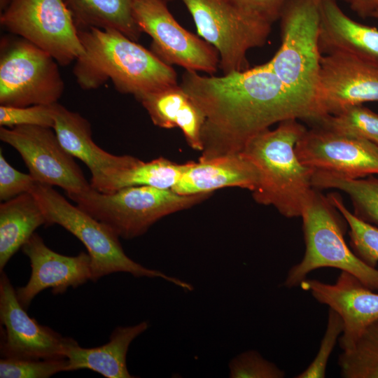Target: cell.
<instances>
[{
    "mask_svg": "<svg viewBox=\"0 0 378 378\" xmlns=\"http://www.w3.org/2000/svg\"><path fill=\"white\" fill-rule=\"evenodd\" d=\"M180 85L206 118L200 160L239 153L251 137L276 122L296 119L315 125L323 119L266 63L222 76L186 70Z\"/></svg>",
    "mask_w": 378,
    "mask_h": 378,
    "instance_id": "1",
    "label": "cell"
},
{
    "mask_svg": "<svg viewBox=\"0 0 378 378\" xmlns=\"http://www.w3.org/2000/svg\"><path fill=\"white\" fill-rule=\"evenodd\" d=\"M78 33L84 52L73 71L82 89H96L110 80L119 92L136 97L178 84L172 66L122 33L93 27Z\"/></svg>",
    "mask_w": 378,
    "mask_h": 378,
    "instance_id": "2",
    "label": "cell"
},
{
    "mask_svg": "<svg viewBox=\"0 0 378 378\" xmlns=\"http://www.w3.org/2000/svg\"><path fill=\"white\" fill-rule=\"evenodd\" d=\"M251 137L240 153L258 174L255 201L272 205L286 218L300 217L302 204L313 188L314 170L298 158L295 145L307 130L296 119L279 122Z\"/></svg>",
    "mask_w": 378,
    "mask_h": 378,
    "instance_id": "3",
    "label": "cell"
},
{
    "mask_svg": "<svg viewBox=\"0 0 378 378\" xmlns=\"http://www.w3.org/2000/svg\"><path fill=\"white\" fill-rule=\"evenodd\" d=\"M328 195L311 190L301 211L305 252L302 260L288 271L284 286H300L316 269L332 267L346 272L370 289L378 292V269L359 258L344 240L346 220Z\"/></svg>",
    "mask_w": 378,
    "mask_h": 378,
    "instance_id": "4",
    "label": "cell"
},
{
    "mask_svg": "<svg viewBox=\"0 0 378 378\" xmlns=\"http://www.w3.org/2000/svg\"><path fill=\"white\" fill-rule=\"evenodd\" d=\"M38 202L47 225L57 224L77 237L85 246L91 259V281L116 272H127L135 277L161 278L192 291L194 287L174 276L149 269L128 257L119 237L107 225L68 202L52 186L36 182L30 192Z\"/></svg>",
    "mask_w": 378,
    "mask_h": 378,
    "instance_id": "5",
    "label": "cell"
},
{
    "mask_svg": "<svg viewBox=\"0 0 378 378\" xmlns=\"http://www.w3.org/2000/svg\"><path fill=\"white\" fill-rule=\"evenodd\" d=\"M211 193L181 195L172 189L148 186H131L111 193L90 187L67 195L76 205L111 229L119 237L132 239L144 234L158 220L188 209Z\"/></svg>",
    "mask_w": 378,
    "mask_h": 378,
    "instance_id": "6",
    "label": "cell"
},
{
    "mask_svg": "<svg viewBox=\"0 0 378 378\" xmlns=\"http://www.w3.org/2000/svg\"><path fill=\"white\" fill-rule=\"evenodd\" d=\"M321 0H287L279 19L281 44L269 68L295 94L321 113L316 87L321 54L318 48Z\"/></svg>",
    "mask_w": 378,
    "mask_h": 378,
    "instance_id": "7",
    "label": "cell"
},
{
    "mask_svg": "<svg viewBox=\"0 0 378 378\" xmlns=\"http://www.w3.org/2000/svg\"><path fill=\"white\" fill-rule=\"evenodd\" d=\"M0 105L57 103L64 90L57 62L18 36L4 37L0 52Z\"/></svg>",
    "mask_w": 378,
    "mask_h": 378,
    "instance_id": "8",
    "label": "cell"
},
{
    "mask_svg": "<svg viewBox=\"0 0 378 378\" xmlns=\"http://www.w3.org/2000/svg\"><path fill=\"white\" fill-rule=\"evenodd\" d=\"M197 31L218 52L223 74L246 70L247 52L262 46L272 23L234 6L227 0H181Z\"/></svg>",
    "mask_w": 378,
    "mask_h": 378,
    "instance_id": "9",
    "label": "cell"
},
{
    "mask_svg": "<svg viewBox=\"0 0 378 378\" xmlns=\"http://www.w3.org/2000/svg\"><path fill=\"white\" fill-rule=\"evenodd\" d=\"M1 24L48 52L61 66L84 52L73 15L64 0H12Z\"/></svg>",
    "mask_w": 378,
    "mask_h": 378,
    "instance_id": "10",
    "label": "cell"
},
{
    "mask_svg": "<svg viewBox=\"0 0 378 378\" xmlns=\"http://www.w3.org/2000/svg\"><path fill=\"white\" fill-rule=\"evenodd\" d=\"M133 14L141 31L152 38L150 51L164 63L186 70L215 74L220 66L216 49L184 29L162 0H134Z\"/></svg>",
    "mask_w": 378,
    "mask_h": 378,
    "instance_id": "11",
    "label": "cell"
},
{
    "mask_svg": "<svg viewBox=\"0 0 378 378\" xmlns=\"http://www.w3.org/2000/svg\"><path fill=\"white\" fill-rule=\"evenodd\" d=\"M52 130L35 125L1 126L0 139L20 153L36 182L60 187L66 195L86 191L90 183Z\"/></svg>",
    "mask_w": 378,
    "mask_h": 378,
    "instance_id": "12",
    "label": "cell"
},
{
    "mask_svg": "<svg viewBox=\"0 0 378 378\" xmlns=\"http://www.w3.org/2000/svg\"><path fill=\"white\" fill-rule=\"evenodd\" d=\"M0 275L1 358L16 359L66 358L76 342L31 318L20 304L16 290L3 271Z\"/></svg>",
    "mask_w": 378,
    "mask_h": 378,
    "instance_id": "13",
    "label": "cell"
},
{
    "mask_svg": "<svg viewBox=\"0 0 378 378\" xmlns=\"http://www.w3.org/2000/svg\"><path fill=\"white\" fill-rule=\"evenodd\" d=\"M295 149L302 163L314 171L351 179L378 176V146L320 125L306 130Z\"/></svg>",
    "mask_w": 378,
    "mask_h": 378,
    "instance_id": "14",
    "label": "cell"
},
{
    "mask_svg": "<svg viewBox=\"0 0 378 378\" xmlns=\"http://www.w3.org/2000/svg\"><path fill=\"white\" fill-rule=\"evenodd\" d=\"M316 101L324 116L378 102V66L342 53L321 55Z\"/></svg>",
    "mask_w": 378,
    "mask_h": 378,
    "instance_id": "15",
    "label": "cell"
},
{
    "mask_svg": "<svg viewBox=\"0 0 378 378\" xmlns=\"http://www.w3.org/2000/svg\"><path fill=\"white\" fill-rule=\"evenodd\" d=\"M300 286L342 317L344 330L339 344L342 351L352 349L365 329L378 320V293L346 272L341 271L333 284L305 279Z\"/></svg>",
    "mask_w": 378,
    "mask_h": 378,
    "instance_id": "16",
    "label": "cell"
},
{
    "mask_svg": "<svg viewBox=\"0 0 378 378\" xmlns=\"http://www.w3.org/2000/svg\"><path fill=\"white\" fill-rule=\"evenodd\" d=\"M30 261L31 272L27 284L16 289L20 304L26 310L41 291L51 288L54 295L67 288H77L91 280V259L88 253L68 256L48 247L43 239L34 233L21 248Z\"/></svg>",
    "mask_w": 378,
    "mask_h": 378,
    "instance_id": "17",
    "label": "cell"
},
{
    "mask_svg": "<svg viewBox=\"0 0 378 378\" xmlns=\"http://www.w3.org/2000/svg\"><path fill=\"white\" fill-rule=\"evenodd\" d=\"M318 48L321 55L342 53L378 66V29L358 22L337 0H321Z\"/></svg>",
    "mask_w": 378,
    "mask_h": 378,
    "instance_id": "18",
    "label": "cell"
},
{
    "mask_svg": "<svg viewBox=\"0 0 378 378\" xmlns=\"http://www.w3.org/2000/svg\"><path fill=\"white\" fill-rule=\"evenodd\" d=\"M258 183L255 167L240 152L197 162L188 167L172 190L181 195L211 193L226 187L254 191Z\"/></svg>",
    "mask_w": 378,
    "mask_h": 378,
    "instance_id": "19",
    "label": "cell"
},
{
    "mask_svg": "<svg viewBox=\"0 0 378 378\" xmlns=\"http://www.w3.org/2000/svg\"><path fill=\"white\" fill-rule=\"evenodd\" d=\"M158 127H178L194 150L203 148L202 131L206 120L198 105L181 88L173 85L135 97Z\"/></svg>",
    "mask_w": 378,
    "mask_h": 378,
    "instance_id": "20",
    "label": "cell"
},
{
    "mask_svg": "<svg viewBox=\"0 0 378 378\" xmlns=\"http://www.w3.org/2000/svg\"><path fill=\"white\" fill-rule=\"evenodd\" d=\"M187 167L188 162L177 164L164 158L144 162L125 155L118 165L107 168L97 176L91 177L90 186L104 193L139 186L172 189Z\"/></svg>",
    "mask_w": 378,
    "mask_h": 378,
    "instance_id": "21",
    "label": "cell"
},
{
    "mask_svg": "<svg viewBox=\"0 0 378 378\" xmlns=\"http://www.w3.org/2000/svg\"><path fill=\"white\" fill-rule=\"evenodd\" d=\"M148 321L113 330L109 341L99 346L83 348L76 342L66 351L67 371L88 369L106 378H132L127 367V354L132 341L148 328Z\"/></svg>",
    "mask_w": 378,
    "mask_h": 378,
    "instance_id": "22",
    "label": "cell"
},
{
    "mask_svg": "<svg viewBox=\"0 0 378 378\" xmlns=\"http://www.w3.org/2000/svg\"><path fill=\"white\" fill-rule=\"evenodd\" d=\"M54 120L52 129L59 143L70 155L88 167L91 177L122 161L124 155L111 154L94 142L90 123L78 113L57 102L54 104Z\"/></svg>",
    "mask_w": 378,
    "mask_h": 378,
    "instance_id": "23",
    "label": "cell"
},
{
    "mask_svg": "<svg viewBox=\"0 0 378 378\" xmlns=\"http://www.w3.org/2000/svg\"><path fill=\"white\" fill-rule=\"evenodd\" d=\"M43 225H47L45 215L29 192L0 204V272L34 231Z\"/></svg>",
    "mask_w": 378,
    "mask_h": 378,
    "instance_id": "24",
    "label": "cell"
},
{
    "mask_svg": "<svg viewBox=\"0 0 378 378\" xmlns=\"http://www.w3.org/2000/svg\"><path fill=\"white\" fill-rule=\"evenodd\" d=\"M78 29L118 31L137 42L141 30L133 14L134 0H64Z\"/></svg>",
    "mask_w": 378,
    "mask_h": 378,
    "instance_id": "25",
    "label": "cell"
},
{
    "mask_svg": "<svg viewBox=\"0 0 378 378\" xmlns=\"http://www.w3.org/2000/svg\"><path fill=\"white\" fill-rule=\"evenodd\" d=\"M312 183L316 189L333 188L343 191L349 197L356 216L366 223L378 225V176L351 179L314 171Z\"/></svg>",
    "mask_w": 378,
    "mask_h": 378,
    "instance_id": "26",
    "label": "cell"
},
{
    "mask_svg": "<svg viewBox=\"0 0 378 378\" xmlns=\"http://www.w3.org/2000/svg\"><path fill=\"white\" fill-rule=\"evenodd\" d=\"M344 378H378V320L370 325L352 349L338 358Z\"/></svg>",
    "mask_w": 378,
    "mask_h": 378,
    "instance_id": "27",
    "label": "cell"
},
{
    "mask_svg": "<svg viewBox=\"0 0 378 378\" xmlns=\"http://www.w3.org/2000/svg\"><path fill=\"white\" fill-rule=\"evenodd\" d=\"M316 125L378 146V113L363 104L351 106L337 114L329 115Z\"/></svg>",
    "mask_w": 378,
    "mask_h": 378,
    "instance_id": "28",
    "label": "cell"
},
{
    "mask_svg": "<svg viewBox=\"0 0 378 378\" xmlns=\"http://www.w3.org/2000/svg\"><path fill=\"white\" fill-rule=\"evenodd\" d=\"M329 200L341 213L349 227L350 246L354 253L368 265L378 263V227L366 223L351 213L340 195L330 193Z\"/></svg>",
    "mask_w": 378,
    "mask_h": 378,
    "instance_id": "29",
    "label": "cell"
},
{
    "mask_svg": "<svg viewBox=\"0 0 378 378\" xmlns=\"http://www.w3.org/2000/svg\"><path fill=\"white\" fill-rule=\"evenodd\" d=\"M67 358L16 359L1 358V378H48L62 371H67Z\"/></svg>",
    "mask_w": 378,
    "mask_h": 378,
    "instance_id": "30",
    "label": "cell"
},
{
    "mask_svg": "<svg viewBox=\"0 0 378 378\" xmlns=\"http://www.w3.org/2000/svg\"><path fill=\"white\" fill-rule=\"evenodd\" d=\"M54 104L28 106L0 105V125L8 128L35 125L53 128Z\"/></svg>",
    "mask_w": 378,
    "mask_h": 378,
    "instance_id": "31",
    "label": "cell"
},
{
    "mask_svg": "<svg viewBox=\"0 0 378 378\" xmlns=\"http://www.w3.org/2000/svg\"><path fill=\"white\" fill-rule=\"evenodd\" d=\"M230 378H283L284 371L255 350L238 354L229 363Z\"/></svg>",
    "mask_w": 378,
    "mask_h": 378,
    "instance_id": "32",
    "label": "cell"
},
{
    "mask_svg": "<svg viewBox=\"0 0 378 378\" xmlns=\"http://www.w3.org/2000/svg\"><path fill=\"white\" fill-rule=\"evenodd\" d=\"M343 330L344 322L342 317L335 310L329 308L327 327L321 340L318 351L309 365L295 377H325L328 359Z\"/></svg>",
    "mask_w": 378,
    "mask_h": 378,
    "instance_id": "33",
    "label": "cell"
},
{
    "mask_svg": "<svg viewBox=\"0 0 378 378\" xmlns=\"http://www.w3.org/2000/svg\"><path fill=\"white\" fill-rule=\"evenodd\" d=\"M36 181L29 174L12 167L0 150V200L8 201L22 193L30 192Z\"/></svg>",
    "mask_w": 378,
    "mask_h": 378,
    "instance_id": "34",
    "label": "cell"
},
{
    "mask_svg": "<svg viewBox=\"0 0 378 378\" xmlns=\"http://www.w3.org/2000/svg\"><path fill=\"white\" fill-rule=\"evenodd\" d=\"M237 8L270 23L279 19L287 0H227Z\"/></svg>",
    "mask_w": 378,
    "mask_h": 378,
    "instance_id": "35",
    "label": "cell"
},
{
    "mask_svg": "<svg viewBox=\"0 0 378 378\" xmlns=\"http://www.w3.org/2000/svg\"><path fill=\"white\" fill-rule=\"evenodd\" d=\"M350 8L360 18L372 17L378 10V0H346Z\"/></svg>",
    "mask_w": 378,
    "mask_h": 378,
    "instance_id": "36",
    "label": "cell"
},
{
    "mask_svg": "<svg viewBox=\"0 0 378 378\" xmlns=\"http://www.w3.org/2000/svg\"><path fill=\"white\" fill-rule=\"evenodd\" d=\"M12 0H0V10L3 12L9 6Z\"/></svg>",
    "mask_w": 378,
    "mask_h": 378,
    "instance_id": "37",
    "label": "cell"
},
{
    "mask_svg": "<svg viewBox=\"0 0 378 378\" xmlns=\"http://www.w3.org/2000/svg\"><path fill=\"white\" fill-rule=\"evenodd\" d=\"M372 17L378 19V10L373 13Z\"/></svg>",
    "mask_w": 378,
    "mask_h": 378,
    "instance_id": "38",
    "label": "cell"
},
{
    "mask_svg": "<svg viewBox=\"0 0 378 378\" xmlns=\"http://www.w3.org/2000/svg\"><path fill=\"white\" fill-rule=\"evenodd\" d=\"M162 1L167 4L168 2L171 1H174V0H162Z\"/></svg>",
    "mask_w": 378,
    "mask_h": 378,
    "instance_id": "39",
    "label": "cell"
},
{
    "mask_svg": "<svg viewBox=\"0 0 378 378\" xmlns=\"http://www.w3.org/2000/svg\"><path fill=\"white\" fill-rule=\"evenodd\" d=\"M343 1H346V0H343Z\"/></svg>",
    "mask_w": 378,
    "mask_h": 378,
    "instance_id": "40",
    "label": "cell"
}]
</instances>
